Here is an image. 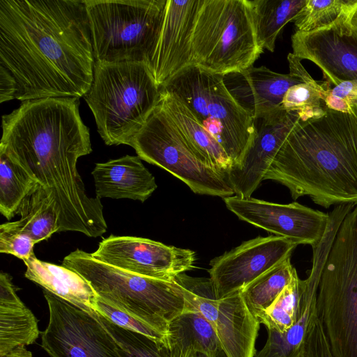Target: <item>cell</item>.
<instances>
[{"instance_id":"5","label":"cell","mask_w":357,"mask_h":357,"mask_svg":"<svg viewBox=\"0 0 357 357\" xmlns=\"http://www.w3.org/2000/svg\"><path fill=\"white\" fill-rule=\"evenodd\" d=\"M317 309L333 357H357V204L325 248Z\"/></svg>"},{"instance_id":"8","label":"cell","mask_w":357,"mask_h":357,"mask_svg":"<svg viewBox=\"0 0 357 357\" xmlns=\"http://www.w3.org/2000/svg\"><path fill=\"white\" fill-rule=\"evenodd\" d=\"M160 89L185 104L221 145L233 165L241 162L256 135L255 119L232 97L223 75L190 64Z\"/></svg>"},{"instance_id":"28","label":"cell","mask_w":357,"mask_h":357,"mask_svg":"<svg viewBox=\"0 0 357 357\" xmlns=\"http://www.w3.org/2000/svg\"><path fill=\"white\" fill-rule=\"evenodd\" d=\"M168 334L190 343L204 357H228L211 324L196 311L185 309L170 323Z\"/></svg>"},{"instance_id":"30","label":"cell","mask_w":357,"mask_h":357,"mask_svg":"<svg viewBox=\"0 0 357 357\" xmlns=\"http://www.w3.org/2000/svg\"><path fill=\"white\" fill-rule=\"evenodd\" d=\"M305 283V280H301L296 271L291 281L257 317L260 324H264L267 330L280 333L292 327L300 317Z\"/></svg>"},{"instance_id":"4","label":"cell","mask_w":357,"mask_h":357,"mask_svg":"<svg viewBox=\"0 0 357 357\" xmlns=\"http://www.w3.org/2000/svg\"><path fill=\"white\" fill-rule=\"evenodd\" d=\"M160 93L144 62H95L93 82L84 98L104 142L129 146L158 104Z\"/></svg>"},{"instance_id":"20","label":"cell","mask_w":357,"mask_h":357,"mask_svg":"<svg viewBox=\"0 0 357 357\" xmlns=\"http://www.w3.org/2000/svg\"><path fill=\"white\" fill-rule=\"evenodd\" d=\"M91 174L96 197L100 199H130L144 202L158 187L154 176L138 155H126L96 163Z\"/></svg>"},{"instance_id":"24","label":"cell","mask_w":357,"mask_h":357,"mask_svg":"<svg viewBox=\"0 0 357 357\" xmlns=\"http://www.w3.org/2000/svg\"><path fill=\"white\" fill-rule=\"evenodd\" d=\"M321 264L314 262L305 280L300 317L295 324L284 333L267 330L268 337L263 348L255 357H300L304 339L312 319L317 315V291Z\"/></svg>"},{"instance_id":"36","label":"cell","mask_w":357,"mask_h":357,"mask_svg":"<svg viewBox=\"0 0 357 357\" xmlns=\"http://www.w3.org/2000/svg\"><path fill=\"white\" fill-rule=\"evenodd\" d=\"M320 82L325 90L324 102L328 109L347 111L350 105L357 103V81L343 82L335 86L326 81Z\"/></svg>"},{"instance_id":"27","label":"cell","mask_w":357,"mask_h":357,"mask_svg":"<svg viewBox=\"0 0 357 357\" xmlns=\"http://www.w3.org/2000/svg\"><path fill=\"white\" fill-rule=\"evenodd\" d=\"M40 184L6 153L0 150V212L10 220L23 201Z\"/></svg>"},{"instance_id":"33","label":"cell","mask_w":357,"mask_h":357,"mask_svg":"<svg viewBox=\"0 0 357 357\" xmlns=\"http://www.w3.org/2000/svg\"><path fill=\"white\" fill-rule=\"evenodd\" d=\"M325 90L320 82L310 77L305 82L296 84L285 93L282 107L297 112L301 121L324 116L327 107L324 102Z\"/></svg>"},{"instance_id":"25","label":"cell","mask_w":357,"mask_h":357,"mask_svg":"<svg viewBox=\"0 0 357 357\" xmlns=\"http://www.w3.org/2000/svg\"><path fill=\"white\" fill-rule=\"evenodd\" d=\"M306 1L307 0L250 1L257 40L262 50L274 52L276 39L283 27L289 22L294 20Z\"/></svg>"},{"instance_id":"39","label":"cell","mask_w":357,"mask_h":357,"mask_svg":"<svg viewBox=\"0 0 357 357\" xmlns=\"http://www.w3.org/2000/svg\"><path fill=\"white\" fill-rule=\"evenodd\" d=\"M167 341L172 357H197L198 353L188 342L176 337L168 335Z\"/></svg>"},{"instance_id":"23","label":"cell","mask_w":357,"mask_h":357,"mask_svg":"<svg viewBox=\"0 0 357 357\" xmlns=\"http://www.w3.org/2000/svg\"><path fill=\"white\" fill-rule=\"evenodd\" d=\"M39 336L38 320L16 293L11 276L0 273V356L33 344Z\"/></svg>"},{"instance_id":"12","label":"cell","mask_w":357,"mask_h":357,"mask_svg":"<svg viewBox=\"0 0 357 357\" xmlns=\"http://www.w3.org/2000/svg\"><path fill=\"white\" fill-rule=\"evenodd\" d=\"M49 321L41 346L51 357H124L112 335L92 312L44 291Z\"/></svg>"},{"instance_id":"7","label":"cell","mask_w":357,"mask_h":357,"mask_svg":"<svg viewBox=\"0 0 357 357\" xmlns=\"http://www.w3.org/2000/svg\"><path fill=\"white\" fill-rule=\"evenodd\" d=\"M259 45L249 0H202L192 40V64L225 75L252 66Z\"/></svg>"},{"instance_id":"38","label":"cell","mask_w":357,"mask_h":357,"mask_svg":"<svg viewBox=\"0 0 357 357\" xmlns=\"http://www.w3.org/2000/svg\"><path fill=\"white\" fill-rule=\"evenodd\" d=\"M16 83L9 72L0 66V102L1 103L15 98Z\"/></svg>"},{"instance_id":"16","label":"cell","mask_w":357,"mask_h":357,"mask_svg":"<svg viewBox=\"0 0 357 357\" xmlns=\"http://www.w3.org/2000/svg\"><path fill=\"white\" fill-rule=\"evenodd\" d=\"M298 245L294 240L275 235L258 236L213 259L208 273L216 298L241 291L290 257Z\"/></svg>"},{"instance_id":"9","label":"cell","mask_w":357,"mask_h":357,"mask_svg":"<svg viewBox=\"0 0 357 357\" xmlns=\"http://www.w3.org/2000/svg\"><path fill=\"white\" fill-rule=\"evenodd\" d=\"M167 0H87L95 62H144L153 47Z\"/></svg>"},{"instance_id":"35","label":"cell","mask_w":357,"mask_h":357,"mask_svg":"<svg viewBox=\"0 0 357 357\" xmlns=\"http://www.w3.org/2000/svg\"><path fill=\"white\" fill-rule=\"evenodd\" d=\"M94 311L121 328L167 342V336L132 315L107 304L98 297Z\"/></svg>"},{"instance_id":"19","label":"cell","mask_w":357,"mask_h":357,"mask_svg":"<svg viewBox=\"0 0 357 357\" xmlns=\"http://www.w3.org/2000/svg\"><path fill=\"white\" fill-rule=\"evenodd\" d=\"M287 60L288 74L275 73L265 66H251L223 75L229 92L255 120L282 108L288 89L312 77L292 53L288 54Z\"/></svg>"},{"instance_id":"26","label":"cell","mask_w":357,"mask_h":357,"mask_svg":"<svg viewBox=\"0 0 357 357\" xmlns=\"http://www.w3.org/2000/svg\"><path fill=\"white\" fill-rule=\"evenodd\" d=\"M17 220L21 229L35 243L47 240L59 231V213L53 196L40 185L23 201Z\"/></svg>"},{"instance_id":"32","label":"cell","mask_w":357,"mask_h":357,"mask_svg":"<svg viewBox=\"0 0 357 357\" xmlns=\"http://www.w3.org/2000/svg\"><path fill=\"white\" fill-rule=\"evenodd\" d=\"M94 316L108 331L120 347L124 357H172L167 342L121 328L100 313Z\"/></svg>"},{"instance_id":"1","label":"cell","mask_w":357,"mask_h":357,"mask_svg":"<svg viewBox=\"0 0 357 357\" xmlns=\"http://www.w3.org/2000/svg\"><path fill=\"white\" fill-rule=\"evenodd\" d=\"M0 66L22 102L84 97L95 66L85 1L0 0Z\"/></svg>"},{"instance_id":"34","label":"cell","mask_w":357,"mask_h":357,"mask_svg":"<svg viewBox=\"0 0 357 357\" xmlns=\"http://www.w3.org/2000/svg\"><path fill=\"white\" fill-rule=\"evenodd\" d=\"M35 244L31 238L21 229L17 221L1 225V253L12 255L24 261L34 253Z\"/></svg>"},{"instance_id":"10","label":"cell","mask_w":357,"mask_h":357,"mask_svg":"<svg viewBox=\"0 0 357 357\" xmlns=\"http://www.w3.org/2000/svg\"><path fill=\"white\" fill-rule=\"evenodd\" d=\"M129 146L142 160L169 172L196 194L222 198L234 194L227 174L200 160L160 101Z\"/></svg>"},{"instance_id":"2","label":"cell","mask_w":357,"mask_h":357,"mask_svg":"<svg viewBox=\"0 0 357 357\" xmlns=\"http://www.w3.org/2000/svg\"><path fill=\"white\" fill-rule=\"evenodd\" d=\"M77 98L26 100L2 116L0 150L38 181L55 200L59 231L96 238L107 226L100 199L89 197L78 159L92 151Z\"/></svg>"},{"instance_id":"29","label":"cell","mask_w":357,"mask_h":357,"mask_svg":"<svg viewBox=\"0 0 357 357\" xmlns=\"http://www.w3.org/2000/svg\"><path fill=\"white\" fill-rule=\"evenodd\" d=\"M296 271L289 257L259 276L241 291L247 306L257 318L291 281Z\"/></svg>"},{"instance_id":"37","label":"cell","mask_w":357,"mask_h":357,"mask_svg":"<svg viewBox=\"0 0 357 357\" xmlns=\"http://www.w3.org/2000/svg\"><path fill=\"white\" fill-rule=\"evenodd\" d=\"M300 357H333L318 315L310 322Z\"/></svg>"},{"instance_id":"15","label":"cell","mask_w":357,"mask_h":357,"mask_svg":"<svg viewBox=\"0 0 357 357\" xmlns=\"http://www.w3.org/2000/svg\"><path fill=\"white\" fill-rule=\"evenodd\" d=\"M223 200L240 220L313 249L321 242L331 219L330 214L298 202L277 204L237 195Z\"/></svg>"},{"instance_id":"13","label":"cell","mask_w":357,"mask_h":357,"mask_svg":"<svg viewBox=\"0 0 357 357\" xmlns=\"http://www.w3.org/2000/svg\"><path fill=\"white\" fill-rule=\"evenodd\" d=\"M91 255L125 271L168 281L192 270L195 261V253L191 250L128 236L110 235L99 243Z\"/></svg>"},{"instance_id":"3","label":"cell","mask_w":357,"mask_h":357,"mask_svg":"<svg viewBox=\"0 0 357 357\" xmlns=\"http://www.w3.org/2000/svg\"><path fill=\"white\" fill-rule=\"evenodd\" d=\"M287 187L294 199L309 196L324 208L357 204V103L300 121L285 139L264 179Z\"/></svg>"},{"instance_id":"14","label":"cell","mask_w":357,"mask_h":357,"mask_svg":"<svg viewBox=\"0 0 357 357\" xmlns=\"http://www.w3.org/2000/svg\"><path fill=\"white\" fill-rule=\"evenodd\" d=\"M355 11V10H354ZM354 11L333 24L311 32L296 31L291 36L292 54L319 68L332 86L357 81V22Z\"/></svg>"},{"instance_id":"6","label":"cell","mask_w":357,"mask_h":357,"mask_svg":"<svg viewBox=\"0 0 357 357\" xmlns=\"http://www.w3.org/2000/svg\"><path fill=\"white\" fill-rule=\"evenodd\" d=\"M62 265L84 278L101 301L166 336L170 323L185 310L183 289L175 279L162 280L131 273L79 249L65 257Z\"/></svg>"},{"instance_id":"42","label":"cell","mask_w":357,"mask_h":357,"mask_svg":"<svg viewBox=\"0 0 357 357\" xmlns=\"http://www.w3.org/2000/svg\"><path fill=\"white\" fill-rule=\"evenodd\" d=\"M198 353V352H197ZM197 357H204L202 354L198 353V356Z\"/></svg>"},{"instance_id":"41","label":"cell","mask_w":357,"mask_h":357,"mask_svg":"<svg viewBox=\"0 0 357 357\" xmlns=\"http://www.w3.org/2000/svg\"><path fill=\"white\" fill-rule=\"evenodd\" d=\"M352 18L356 21L357 22V8L355 10L354 14H353V16H352Z\"/></svg>"},{"instance_id":"22","label":"cell","mask_w":357,"mask_h":357,"mask_svg":"<svg viewBox=\"0 0 357 357\" xmlns=\"http://www.w3.org/2000/svg\"><path fill=\"white\" fill-rule=\"evenodd\" d=\"M23 261L27 279L78 307L88 312L95 310L98 295L79 273L64 266L41 261L34 253Z\"/></svg>"},{"instance_id":"17","label":"cell","mask_w":357,"mask_h":357,"mask_svg":"<svg viewBox=\"0 0 357 357\" xmlns=\"http://www.w3.org/2000/svg\"><path fill=\"white\" fill-rule=\"evenodd\" d=\"M301 121L297 112L280 108L255 119L256 135L241 162L233 165L227 179L236 195L251 197L287 137Z\"/></svg>"},{"instance_id":"11","label":"cell","mask_w":357,"mask_h":357,"mask_svg":"<svg viewBox=\"0 0 357 357\" xmlns=\"http://www.w3.org/2000/svg\"><path fill=\"white\" fill-rule=\"evenodd\" d=\"M175 280L183 289L185 309L196 311L211 324L228 357L255 356L260 323L241 291L218 298L209 278L182 273Z\"/></svg>"},{"instance_id":"40","label":"cell","mask_w":357,"mask_h":357,"mask_svg":"<svg viewBox=\"0 0 357 357\" xmlns=\"http://www.w3.org/2000/svg\"><path fill=\"white\" fill-rule=\"evenodd\" d=\"M0 357H32V354L26 347H17Z\"/></svg>"},{"instance_id":"21","label":"cell","mask_w":357,"mask_h":357,"mask_svg":"<svg viewBox=\"0 0 357 357\" xmlns=\"http://www.w3.org/2000/svg\"><path fill=\"white\" fill-rule=\"evenodd\" d=\"M160 90V105L195 153L206 166L227 176L233 162L221 145L182 101L174 95Z\"/></svg>"},{"instance_id":"18","label":"cell","mask_w":357,"mask_h":357,"mask_svg":"<svg viewBox=\"0 0 357 357\" xmlns=\"http://www.w3.org/2000/svg\"><path fill=\"white\" fill-rule=\"evenodd\" d=\"M202 0H167L161 26L146 65L161 87L192 64V40Z\"/></svg>"},{"instance_id":"31","label":"cell","mask_w":357,"mask_h":357,"mask_svg":"<svg viewBox=\"0 0 357 357\" xmlns=\"http://www.w3.org/2000/svg\"><path fill=\"white\" fill-rule=\"evenodd\" d=\"M356 8L357 0H307L293 21L296 31L311 32L333 24Z\"/></svg>"}]
</instances>
